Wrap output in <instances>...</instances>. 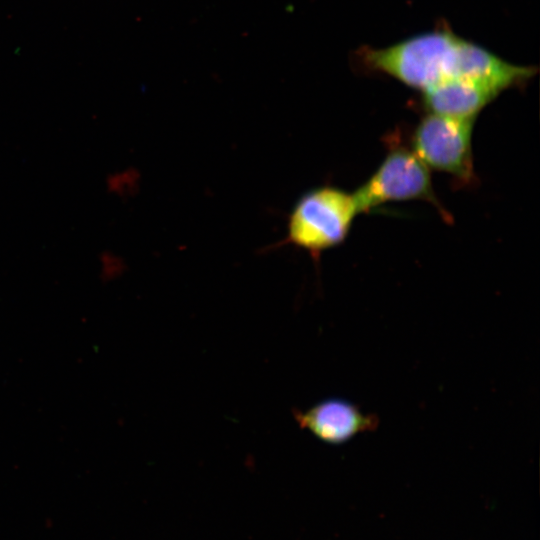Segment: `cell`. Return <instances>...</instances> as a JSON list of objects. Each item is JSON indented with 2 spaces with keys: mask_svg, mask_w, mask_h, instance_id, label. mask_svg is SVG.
Returning a JSON list of instances; mask_svg holds the SVG:
<instances>
[{
  "mask_svg": "<svg viewBox=\"0 0 540 540\" xmlns=\"http://www.w3.org/2000/svg\"><path fill=\"white\" fill-rule=\"evenodd\" d=\"M357 213L352 194L332 186L309 190L291 209L286 236L278 246L303 249L316 261L323 251L344 241Z\"/></svg>",
  "mask_w": 540,
  "mask_h": 540,
  "instance_id": "obj_2",
  "label": "cell"
},
{
  "mask_svg": "<svg viewBox=\"0 0 540 540\" xmlns=\"http://www.w3.org/2000/svg\"><path fill=\"white\" fill-rule=\"evenodd\" d=\"M474 120L430 113L413 134V152L428 167L462 181L473 176L471 135Z\"/></svg>",
  "mask_w": 540,
  "mask_h": 540,
  "instance_id": "obj_3",
  "label": "cell"
},
{
  "mask_svg": "<svg viewBox=\"0 0 540 540\" xmlns=\"http://www.w3.org/2000/svg\"><path fill=\"white\" fill-rule=\"evenodd\" d=\"M358 213L388 201L423 199L438 206L429 168L406 149L390 152L376 172L352 194Z\"/></svg>",
  "mask_w": 540,
  "mask_h": 540,
  "instance_id": "obj_4",
  "label": "cell"
},
{
  "mask_svg": "<svg viewBox=\"0 0 540 540\" xmlns=\"http://www.w3.org/2000/svg\"><path fill=\"white\" fill-rule=\"evenodd\" d=\"M360 58L371 70L422 92L455 79L488 83L503 92L523 85L536 73L534 67L509 63L445 28L385 48H362Z\"/></svg>",
  "mask_w": 540,
  "mask_h": 540,
  "instance_id": "obj_1",
  "label": "cell"
},
{
  "mask_svg": "<svg viewBox=\"0 0 540 540\" xmlns=\"http://www.w3.org/2000/svg\"><path fill=\"white\" fill-rule=\"evenodd\" d=\"M294 418L301 428L317 439L333 445L343 444L354 436L377 429L379 418L367 414L343 399H326L304 411L294 410Z\"/></svg>",
  "mask_w": 540,
  "mask_h": 540,
  "instance_id": "obj_5",
  "label": "cell"
},
{
  "mask_svg": "<svg viewBox=\"0 0 540 540\" xmlns=\"http://www.w3.org/2000/svg\"><path fill=\"white\" fill-rule=\"evenodd\" d=\"M502 93L484 82L455 79L422 92L424 107L433 114L475 120L477 114Z\"/></svg>",
  "mask_w": 540,
  "mask_h": 540,
  "instance_id": "obj_6",
  "label": "cell"
}]
</instances>
